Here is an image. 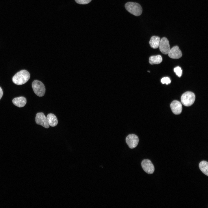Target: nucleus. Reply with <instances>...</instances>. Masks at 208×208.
Instances as JSON below:
<instances>
[{
    "mask_svg": "<svg viewBox=\"0 0 208 208\" xmlns=\"http://www.w3.org/2000/svg\"><path fill=\"white\" fill-rule=\"evenodd\" d=\"M30 75L27 70H23L18 72L12 78L13 82L17 85H21L26 83L29 79Z\"/></svg>",
    "mask_w": 208,
    "mask_h": 208,
    "instance_id": "obj_1",
    "label": "nucleus"
},
{
    "mask_svg": "<svg viewBox=\"0 0 208 208\" xmlns=\"http://www.w3.org/2000/svg\"><path fill=\"white\" fill-rule=\"evenodd\" d=\"M127 10L131 14L136 16L141 15L142 9L141 6L138 3L133 2H128L125 5Z\"/></svg>",
    "mask_w": 208,
    "mask_h": 208,
    "instance_id": "obj_2",
    "label": "nucleus"
},
{
    "mask_svg": "<svg viewBox=\"0 0 208 208\" xmlns=\"http://www.w3.org/2000/svg\"><path fill=\"white\" fill-rule=\"evenodd\" d=\"M195 96L192 92L187 91L184 93L181 96V101L182 104L186 106H189L194 103Z\"/></svg>",
    "mask_w": 208,
    "mask_h": 208,
    "instance_id": "obj_3",
    "label": "nucleus"
},
{
    "mask_svg": "<svg viewBox=\"0 0 208 208\" xmlns=\"http://www.w3.org/2000/svg\"><path fill=\"white\" fill-rule=\"evenodd\" d=\"M32 86L34 92L37 95L40 97L44 95L45 88L42 82L38 80H35L32 83Z\"/></svg>",
    "mask_w": 208,
    "mask_h": 208,
    "instance_id": "obj_4",
    "label": "nucleus"
},
{
    "mask_svg": "<svg viewBox=\"0 0 208 208\" xmlns=\"http://www.w3.org/2000/svg\"><path fill=\"white\" fill-rule=\"evenodd\" d=\"M139 138L135 135L130 134L126 138V142L129 148L133 149L136 147L139 142Z\"/></svg>",
    "mask_w": 208,
    "mask_h": 208,
    "instance_id": "obj_5",
    "label": "nucleus"
},
{
    "mask_svg": "<svg viewBox=\"0 0 208 208\" xmlns=\"http://www.w3.org/2000/svg\"><path fill=\"white\" fill-rule=\"evenodd\" d=\"M159 47L160 51L163 54H168L170 48L169 41L166 38L163 37L160 39Z\"/></svg>",
    "mask_w": 208,
    "mask_h": 208,
    "instance_id": "obj_6",
    "label": "nucleus"
},
{
    "mask_svg": "<svg viewBox=\"0 0 208 208\" xmlns=\"http://www.w3.org/2000/svg\"><path fill=\"white\" fill-rule=\"evenodd\" d=\"M141 166L144 171L148 174H152L154 171V166L151 161L149 159H144L142 160Z\"/></svg>",
    "mask_w": 208,
    "mask_h": 208,
    "instance_id": "obj_7",
    "label": "nucleus"
},
{
    "mask_svg": "<svg viewBox=\"0 0 208 208\" xmlns=\"http://www.w3.org/2000/svg\"><path fill=\"white\" fill-rule=\"evenodd\" d=\"M35 121L37 124L42 125L45 128H48L49 127L46 117L42 112H39L36 114Z\"/></svg>",
    "mask_w": 208,
    "mask_h": 208,
    "instance_id": "obj_8",
    "label": "nucleus"
},
{
    "mask_svg": "<svg viewBox=\"0 0 208 208\" xmlns=\"http://www.w3.org/2000/svg\"><path fill=\"white\" fill-rule=\"evenodd\" d=\"M169 56L171 58L177 59L182 56V53L179 47L176 46L173 47L170 49L168 53Z\"/></svg>",
    "mask_w": 208,
    "mask_h": 208,
    "instance_id": "obj_9",
    "label": "nucleus"
},
{
    "mask_svg": "<svg viewBox=\"0 0 208 208\" xmlns=\"http://www.w3.org/2000/svg\"><path fill=\"white\" fill-rule=\"evenodd\" d=\"M170 107L172 112L176 115L180 114L182 111V105L181 103L177 100L173 101L171 103Z\"/></svg>",
    "mask_w": 208,
    "mask_h": 208,
    "instance_id": "obj_10",
    "label": "nucleus"
},
{
    "mask_svg": "<svg viewBox=\"0 0 208 208\" xmlns=\"http://www.w3.org/2000/svg\"><path fill=\"white\" fill-rule=\"evenodd\" d=\"M12 103L15 106L20 107H24L26 104V99L23 96H20L14 98Z\"/></svg>",
    "mask_w": 208,
    "mask_h": 208,
    "instance_id": "obj_11",
    "label": "nucleus"
},
{
    "mask_svg": "<svg viewBox=\"0 0 208 208\" xmlns=\"http://www.w3.org/2000/svg\"><path fill=\"white\" fill-rule=\"evenodd\" d=\"M46 118L49 125L53 127L57 125L58 123L57 119L54 114L52 113L48 114Z\"/></svg>",
    "mask_w": 208,
    "mask_h": 208,
    "instance_id": "obj_12",
    "label": "nucleus"
},
{
    "mask_svg": "<svg viewBox=\"0 0 208 208\" xmlns=\"http://www.w3.org/2000/svg\"><path fill=\"white\" fill-rule=\"evenodd\" d=\"M160 40L159 37L156 36H152L149 42L150 46L153 49H157L159 47Z\"/></svg>",
    "mask_w": 208,
    "mask_h": 208,
    "instance_id": "obj_13",
    "label": "nucleus"
},
{
    "mask_svg": "<svg viewBox=\"0 0 208 208\" xmlns=\"http://www.w3.org/2000/svg\"><path fill=\"white\" fill-rule=\"evenodd\" d=\"M162 61V57L160 55L152 56L149 58V62L151 64H159Z\"/></svg>",
    "mask_w": 208,
    "mask_h": 208,
    "instance_id": "obj_14",
    "label": "nucleus"
},
{
    "mask_svg": "<svg viewBox=\"0 0 208 208\" xmlns=\"http://www.w3.org/2000/svg\"><path fill=\"white\" fill-rule=\"evenodd\" d=\"M199 168L203 173L208 176V163L207 161H201L199 164Z\"/></svg>",
    "mask_w": 208,
    "mask_h": 208,
    "instance_id": "obj_15",
    "label": "nucleus"
},
{
    "mask_svg": "<svg viewBox=\"0 0 208 208\" xmlns=\"http://www.w3.org/2000/svg\"><path fill=\"white\" fill-rule=\"evenodd\" d=\"M174 70L178 77H181L182 74V70L180 67L177 66L175 68Z\"/></svg>",
    "mask_w": 208,
    "mask_h": 208,
    "instance_id": "obj_16",
    "label": "nucleus"
},
{
    "mask_svg": "<svg viewBox=\"0 0 208 208\" xmlns=\"http://www.w3.org/2000/svg\"><path fill=\"white\" fill-rule=\"evenodd\" d=\"M171 80L169 77H168L163 78L161 80V82L163 84H166L168 85L171 83Z\"/></svg>",
    "mask_w": 208,
    "mask_h": 208,
    "instance_id": "obj_17",
    "label": "nucleus"
},
{
    "mask_svg": "<svg viewBox=\"0 0 208 208\" xmlns=\"http://www.w3.org/2000/svg\"><path fill=\"white\" fill-rule=\"evenodd\" d=\"M76 2L80 4H86L89 3L92 0H75Z\"/></svg>",
    "mask_w": 208,
    "mask_h": 208,
    "instance_id": "obj_18",
    "label": "nucleus"
},
{
    "mask_svg": "<svg viewBox=\"0 0 208 208\" xmlns=\"http://www.w3.org/2000/svg\"><path fill=\"white\" fill-rule=\"evenodd\" d=\"M3 95V92L2 90L0 87V100L2 96Z\"/></svg>",
    "mask_w": 208,
    "mask_h": 208,
    "instance_id": "obj_19",
    "label": "nucleus"
}]
</instances>
